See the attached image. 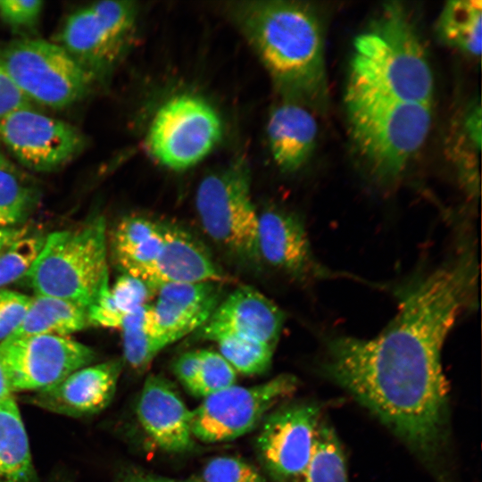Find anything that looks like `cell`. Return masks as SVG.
I'll return each mask as SVG.
<instances>
[{"mask_svg":"<svg viewBox=\"0 0 482 482\" xmlns=\"http://www.w3.org/2000/svg\"><path fill=\"white\" fill-rule=\"evenodd\" d=\"M440 264L417 273L398 291L394 318L372 338L333 337L321 372L349 393L419 459L434 466L448 437L445 341L475 306L478 262L465 238Z\"/></svg>","mask_w":482,"mask_h":482,"instance_id":"1","label":"cell"},{"mask_svg":"<svg viewBox=\"0 0 482 482\" xmlns=\"http://www.w3.org/2000/svg\"><path fill=\"white\" fill-rule=\"evenodd\" d=\"M229 13L283 99L325 107L324 37L315 8L296 1L253 0L233 3Z\"/></svg>","mask_w":482,"mask_h":482,"instance_id":"2","label":"cell"},{"mask_svg":"<svg viewBox=\"0 0 482 482\" xmlns=\"http://www.w3.org/2000/svg\"><path fill=\"white\" fill-rule=\"evenodd\" d=\"M434 76L424 45L403 6L387 4L354 39L345 99L431 104Z\"/></svg>","mask_w":482,"mask_h":482,"instance_id":"3","label":"cell"},{"mask_svg":"<svg viewBox=\"0 0 482 482\" xmlns=\"http://www.w3.org/2000/svg\"><path fill=\"white\" fill-rule=\"evenodd\" d=\"M351 136L380 181L399 177L423 146L432 124V104L388 99H345Z\"/></svg>","mask_w":482,"mask_h":482,"instance_id":"4","label":"cell"},{"mask_svg":"<svg viewBox=\"0 0 482 482\" xmlns=\"http://www.w3.org/2000/svg\"><path fill=\"white\" fill-rule=\"evenodd\" d=\"M107 276L106 221L99 215L75 229L46 236L25 278L34 295L87 309Z\"/></svg>","mask_w":482,"mask_h":482,"instance_id":"5","label":"cell"},{"mask_svg":"<svg viewBox=\"0 0 482 482\" xmlns=\"http://www.w3.org/2000/svg\"><path fill=\"white\" fill-rule=\"evenodd\" d=\"M195 207L207 236L230 258L247 266L260 264L259 214L245 158L204 177L196 190Z\"/></svg>","mask_w":482,"mask_h":482,"instance_id":"6","label":"cell"},{"mask_svg":"<svg viewBox=\"0 0 482 482\" xmlns=\"http://www.w3.org/2000/svg\"><path fill=\"white\" fill-rule=\"evenodd\" d=\"M0 62L29 102L53 109L82 100L96 84L59 44L41 38L11 41L0 51Z\"/></svg>","mask_w":482,"mask_h":482,"instance_id":"7","label":"cell"},{"mask_svg":"<svg viewBox=\"0 0 482 482\" xmlns=\"http://www.w3.org/2000/svg\"><path fill=\"white\" fill-rule=\"evenodd\" d=\"M222 124L215 109L194 95H179L156 112L146 136L150 154L175 170L190 168L216 146Z\"/></svg>","mask_w":482,"mask_h":482,"instance_id":"8","label":"cell"},{"mask_svg":"<svg viewBox=\"0 0 482 482\" xmlns=\"http://www.w3.org/2000/svg\"><path fill=\"white\" fill-rule=\"evenodd\" d=\"M297 387V378L288 373L253 386H232L206 396L192 411L194 437L206 443L236 439L257 426L265 414Z\"/></svg>","mask_w":482,"mask_h":482,"instance_id":"9","label":"cell"},{"mask_svg":"<svg viewBox=\"0 0 482 482\" xmlns=\"http://www.w3.org/2000/svg\"><path fill=\"white\" fill-rule=\"evenodd\" d=\"M95 358L91 347L69 337L37 335L0 343V362L12 393L52 387Z\"/></svg>","mask_w":482,"mask_h":482,"instance_id":"10","label":"cell"},{"mask_svg":"<svg viewBox=\"0 0 482 482\" xmlns=\"http://www.w3.org/2000/svg\"><path fill=\"white\" fill-rule=\"evenodd\" d=\"M0 141L21 165L37 172L60 169L86 145L85 137L74 126L29 106L0 118Z\"/></svg>","mask_w":482,"mask_h":482,"instance_id":"11","label":"cell"},{"mask_svg":"<svg viewBox=\"0 0 482 482\" xmlns=\"http://www.w3.org/2000/svg\"><path fill=\"white\" fill-rule=\"evenodd\" d=\"M321 419V407L311 401L286 403L264 418L257 448L274 479L291 482L300 478Z\"/></svg>","mask_w":482,"mask_h":482,"instance_id":"12","label":"cell"},{"mask_svg":"<svg viewBox=\"0 0 482 482\" xmlns=\"http://www.w3.org/2000/svg\"><path fill=\"white\" fill-rule=\"evenodd\" d=\"M258 251L261 262L294 280L331 277L315 257L303 221L288 211L270 208L259 214Z\"/></svg>","mask_w":482,"mask_h":482,"instance_id":"13","label":"cell"},{"mask_svg":"<svg viewBox=\"0 0 482 482\" xmlns=\"http://www.w3.org/2000/svg\"><path fill=\"white\" fill-rule=\"evenodd\" d=\"M284 321L285 314L278 306L256 289L244 286L220 301L196 336L213 341L219 336L233 334L275 348Z\"/></svg>","mask_w":482,"mask_h":482,"instance_id":"14","label":"cell"},{"mask_svg":"<svg viewBox=\"0 0 482 482\" xmlns=\"http://www.w3.org/2000/svg\"><path fill=\"white\" fill-rule=\"evenodd\" d=\"M137 415L145 433L162 451L179 453L194 447L192 411L164 377H147L137 402Z\"/></svg>","mask_w":482,"mask_h":482,"instance_id":"15","label":"cell"},{"mask_svg":"<svg viewBox=\"0 0 482 482\" xmlns=\"http://www.w3.org/2000/svg\"><path fill=\"white\" fill-rule=\"evenodd\" d=\"M122 368L121 360L83 367L52 387L36 391L29 398L47 411L83 417L103 411L113 398Z\"/></svg>","mask_w":482,"mask_h":482,"instance_id":"16","label":"cell"},{"mask_svg":"<svg viewBox=\"0 0 482 482\" xmlns=\"http://www.w3.org/2000/svg\"><path fill=\"white\" fill-rule=\"evenodd\" d=\"M219 282L171 283L161 286L152 304L162 334L175 341L200 328L220 303Z\"/></svg>","mask_w":482,"mask_h":482,"instance_id":"17","label":"cell"},{"mask_svg":"<svg viewBox=\"0 0 482 482\" xmlns=\"http://www.w3.org/2000/svg\"><path fill=\"white\" fill-rule=\"evenodd\" d=\"M162 245L149 282L155 293L165 284L228 280L208 250L192 234L171 223L162 222Z\"/></svg>","mask_w":482,"mask_h":482,"instance_id":"18","label":"cell"},{"mask_svg":"<svg viewBox=\"0 0 482 482\" xmlns=\"http://www.w3.org/2000/svg\"><path fill=\"white\" fill-rule=\"evenodd\" d=\"M57 44L96 83L109 77L125 53L110 37L90 5L68 16Z\"/></svg>","mask_w":482,"mask_h":482,"instance_id":"19","label":"cell"},{"mask_svg":"<svg viewBox=\"0 0 482 482\" xmlns=\"http://www.w3.org/2000/svg\"><path fill=\"white\" fill-rule=\"evenodd\" d=\"M318 130L310 107L283 99L271 111L267 124L269 147L276 165L287 172L302 168L314 151Z\"/></svg>","mask_w":482,"mask_h":482,"instance_id":"20","label":"cell"},{"mask_svg":"<svg viewBox=\"0 0 482 482\" xmlns=\"http://www.w3.org/2000/svg\"><path fill=\"white\" fill-rule=\"evenodd\" d=\"M29 440L14 398L0 401V482H35Z\"/></svg>","mask_w":482,"mask_h":482,"instance_id":"21","label":"cell"},{"mask_svg":"<svg viewBox=\"0 0 482 482\" xmlns=\"http://www.w3.org/2000/svg\"><path fill=\"white\" fill-rule=\"evenodd\" d=\"M88 326L87 309L63 299L34 295L21 324L10 338L37 335L69 337Z\"/></svg>","mask_w":482,"mask_h":482,"instance_id":"22","label":"cell"},{"mask_svg":"<svg viewBox=\"0 0 482 482\" xmlns=\"http://www.w3.org/2000/svg\"><path fill=\"white\" fill-rule=\"evenodd\" d=\"M482 2L452 0L445 3L436 21L439 38L468 57L479 59L482 37Z\"/></svg>","mask_w":482,"mask_h":482,"instance_id":"23","label":"cell"},{"mask_svg":"<svg viewBox=\"0 0 482 482\" xmlns=\"http://www.w3.org/2000/svg\"><path fill=\"white\" fill-rule=\"evenodd\" d=\"M299 482H349L345 452L336 429L321 419Z\"/></svg>","mask_w":482,"mask_h":482,"instance_id":"24","label":"cell"},{"mask_svg":"<svg viewBox=\"0 0 482 482\" xmlns=\"http://www.w3.org/2000/svg\"><path fill=\"white\" fill-rule=\"evenodd\" d=\"M213 341L220 354L242 374H262L271 365L275 348L267 344L233 334L219 336Z\"/></svg>","mask_w":482,"mask_h":482,"instance_id":"25","label":"cell"},{"mask_svg":"<svg viewBox=\"0 0 482 482\" xmlns=\"http://www.w3.org/2000/svg\"><path fill=\"white\" fill-rule=\"evenodd\" d=\"M36 202L34 189L11 165L0 168V227H19Z\"/></svg>","mask_w":482,"mask_h":482,"instance_id":"26","label":"cell"},{"mask_svg":"<svg viewBox=\"0 0 482 482\" xmlns=\"http://www.w3.org/2000/svg\"><path fill=\"white\" fill-rule=\"evenodd\" d=\"M45 239L27 234L0 252V289L26 277Z\"/></svg>","mask_w":482,"mask_h":482,"instance_id":"27","label":"cell"},{"mask_svg":"<svg viewBox=\"0 0 482 482\" xmlns=\"http://www.w3.org/2000/svg\"><path fill=\"white\" fill-rule=\"evenodd\" d=\"M125 362L136 371L145 370L155 356L176 342L168 335L148 330H121Z\"/></svg>","mask_w":482,"mask_h":482,"instance_id":"28","label":"cell"},{"mask_svg":"<svg viewBox=\"0 0 482 482\" xmlns=\"http://www.w3.org/2000/svg\"><path fill=\"white\" fill-rule=\"evenodd\" d=\"M237 375L232 366L219 353L200 351V373L196 396L206 397L234 386Z\"/></svg>","mask_w":482,"mask_h":482,"instance_id":"29","label":"cell"},{"mask_svg":"<svg viewBox=\"0 0 482 482\" xmlns=\"http://www.w3.org/2000/svg\"><path fill=\"white\" fill-rule=\"evenodd\" d=\"M202 482H265L244 460L233 456L211 459L202 471Z\"/></svg>","mask_w":482,"mask_h":482,"instance_id":"30","label":"cell"},{"mask_svg":"<svg viewBox=\"0 0 482 482\" xmlns=\"http://www.w3.org/2000/svg\"><path fill=\"white\" fill-rule=\"evenodd\" d=\"M110 290L115 304L123 313L148 304L155 294L145 281L127 273L117 278Z\"/></svg>","mask_w":482,"mask_h":482,"instance_id":"31","label":"cell"},{"mask_svg":"<svg viewBox=\"0 0 482 482\" xmlns=\"http://www.w3.org/2000/svg\"><path fill=\"white\" fill-rule=\"evenodd\" d=\"M32 296L7 288L0 289V343L10 338L21 324Z\"/></svg>","mask_w":482,"mask_h":482,"instance_id":"32","label":"cell"},{"mask_svg":"<svg viewBox=\"0 0 482 482\" xmlns=\"http://www.w3.org/2000/svg\"><path fill=\"white\" fill-rule=\"evenodd\" d=\"M43 2L38 0H5L0 2L2 21L17 32L33 29L39 21Z\"/></svg>","mask_w":482,"mask_h":482,"instance_id":"33","label":"cell"},{"mask_svg":"<svg viewBox=\"0 0 482 482\" xmlns=\"http://www.w3.org/2000/svg\"><path fill=\"white\" fill-rule=\"evenodd\" d=\"M109 276L103 281L100 289L87 309L90 326L120 328L126 313L119 310L110 290Z\"/></svg>","mask_w":482,"mask_h":482,"instance_id":"34","label":"cell"},{"mask_svg":"<svg viewBox=\"0 0 482 482\" xmlns=\"http://www.w3.org/2000/svg\"><path fill=\"white\" fill-rule=\"evenodd\" d=\"M173 371L186 389L195 395L200 373V351L186 352L179 356L173 364Z\"/></svg>","mask_w":482,"mask_h":482,"instance_id":"35","label":"cell"},{"mask_svg":"<svg viewBox=\"0 0 482 482\" xmlns=\"http://www.w3.org/2000/svg\"><path fill=\"white\" fill-rule=\"evenodd\" d=\"M26 106H29V102L16 88L0 62V118Z\"/></svg>","mask_w":482,"mask_h":482,"instance_id":"36","label":"cell"},{"mask_svg":"<svg viewBox=\"0 0 482 482\" xmlns=\"http://www.w3.org/2000/svg\"><path fill=\"white\" fill-rule=\"evenodd\" d=\"M116 482H202L195 479H177L164 477L149 470L129 467L122 470Z\"/></svg>","mask_w":482,"mask_h":482,"instance_id":"37","label":"cell"},{"mask_svg":"<svg viewBox=\"0 0 482 482\" xmlns=\"http://www.w3.org/2000/svg\"><path fill=\"white\" fill-rule=\"evenodd\" d=\"M27 234L28 229L24 227H0V252Z\"/></svg>","mask_w":482,"mask_h":482,"instance_id":"38","label":"cell"},{"mask_svg":"<svg viewBox=\"0 0 482 482\" xmlns=\"http://www.w3.org/2000/svg\"><path fill=\"white\" fill-rule=\"evenodd\" d=\"M12 395V391L4 370L0 362V401Z\"/></svg>","mask_w":482,"mask_h":482,"instance_id":"39","label":"cell"},{"mask_svg":"<svg viewBox=\"0 0 482 482\" xmlns=\"http://www.w3.org/2000/svg\"><path fill=\"white\" fill-rule=\"evenodd\" d=\"M11 163L9 161L4 157V155L0 152V168L9 166Z\"/></svg>","mask_w":482,"mask_h":482,"instance_id":"40","label":"cell"},{"mask_svg":"<svg viewBox=\"0 0 482 482\" xmlns=\"http://www.w3.org/2000/svg\"><path fill=\"white\" fill-rule=\"evenodd\" d=\"M1 2V1H0Z\"/></svg>","mask_w":482,"mask_h":482,"instance_id":"41","label":"cell"}]
</instances>
